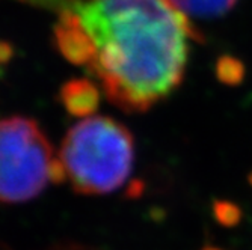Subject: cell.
I'll return each instance as SVG.
<instances>
[{
    "label": "cell",
    "instance_id": "1",
    "mask_svg": "<svg viewBox=\"0 0 252 250\" xmlns=\"http://www.w3.org/2000/svg\"><path fill=\"white\" fill-rule=\"evenodd\" d=\"M70 9L97 47L88 70L127 113H144L175 92L186 74L189 39H202L171 0H74Z\"/></svg>",
    "mask_w": 252,
    "mask_h": 250
},
{
    "label": "cell",
    "instance_id": "2",
    "mask_svg": "<svg viewBox=\"0 0 252 250\" xmlns=\"http://www.w3.org/2000/svg\"><path fill=\"white\" fill-rule=\"evenodd\" d=\"M59 158L74 192L106 194L120 189L134 165L130 130L109 116H89L68 130Z\"/></svg>",
    "mask_w": 252,
    "mask_h": 250
},
{
    "label": "cell",
    "instance_id": "3",
    "mask_svg": "<svg viewBox=\"0 0 252 250\" xmlns=\"http://www.w3.org/2000/svg\"><path fill=\"white\" fill-rule=\"evenodd\" d=\"M53 148L35 119L0 121V203L28 202L50 183Z\"/></svg>",
    "mask_w": 252,
    "mask_h": 250
},
{
    "label": "cell",
    "instance_id": "4",
    "mask_svg": "<svg viewBox=\"0 0 252 250\" xmlns=\"http://www.w3.org/2000/svg\"><path fill=\"white\" fill-rule=\"evenodd\" d=\"M53 35L58 52L70 63L88 68L95 59V44L73 9L61 11Z\"/></svg>",
    "mask_w": 252,
    "mask_h": 250
},
{
    "label": "cell",
    "instance_id": "5",
    "mask_svg": "<svg viewBox=\"0 0 252 250\" xmlns=\"http://www.w3.org/2000/svg\"><path fill=\"white\" fill-rule=\"evenodd\" d=\"M59 101L73 116H89L100 106V90L88 79H73L65 82L59 89Z\"/></svg>",
    "mask_w": 252,
    "mask_h": 250
},
{
    "label": "cell",
    "instance_id": "6",
    "mask_svg": "<svg viewBox=\"0 0 252 250\" xmlns=\"http://www.w3.org/2000/svg\"><path fill=\"white\" fill-rule=\"evenodd\" d=\"M171 2L192 18H218L230 12L239 0H171Z\"/></svg>",
    "mask_w": 252,
    "mask_h": 250
},
{
    "label": "cell",
    "instance_id": "7",
    "mask_svg": "<svg viewBox=\"0 0 252 250\" xmlns=\"http://www.w3.org/2000/svg\"><path fill=\"white\" fill-rule=\"evenodd\" d=\"M216 74L219 80L226 84H237L245 76V66L236 57L222 56L216 65Z\"/></svg>",
    "mask_w": 252,
    "mask_h": 250
},
{
    "label": "cell",
    "instance_id": "8",
    "mask_svg": "<svg viewBox=\"0 0 252 250\" xmlns=\"http://www.w3.org/2000/svg\"><path fill=\"white\" fill-rule=\"evenodd\" d=\"M215 214L218 217V220L222 224L231 226L236 224L237 220L240 219V211L236 205L230 202H218L215 205Z\"/></svg>",
    "mask_w": 252,
    "mask_h": 250
},
{
    "label": "cell",
    "instance_id": "9",
    "mask_svg": "<svg viewBox=\"0 0 252 250\" xmlns=\"http://www.w3.org/2000/svg\"><path fill=\"white\" fill-rule=\"evenodd\" d=\"M47 250H94L93 247L80 244V243H74V241H59L52 244Z\"/></svg>",
    "mask_w": 252,
    "mask_h": 250
},
{
    "label": "cell",
    "instance_id": "10",
    "mask_svg": "<svg viewBox=\"0 0 252 250\" xmlns=\"http://www.w3.org/2000/svg\"><path fill=\"white\" fill-rule=\"evenodd\" d=\"M14 47L8 41H0V65H6L14 57Z\"/></svg>",
    "mask_w": 252,
    "mask_h": 250
},
{
    "label": "cell",
    "instance_id": "11",
    "mask_svg": "<svg viewBox=\"0 0 252 250\" xmlns=\"http://www.w3.org/2000/svg\"><path fill=\"white\" fill-rule=\"evenodd\" d=\"M0 250H14L8 243H5V241H0Z\"/></svg>",
    "mask_w": 252,
    "mask_h": 250
},
{
    "label": "cell",
    "instance_id": "12",
    "mask_svg": "<svg viewBox=\"0 0 252 250\" xmlns=\"http://www.w3.org/2000/svg\"><path fill=\"white\" fill-rule=\"evenodd\" d=\"M201 250H222V249H219V247H216V246H205V247H202Z\"/></svg>",
    "mask_w": 252,
    "mask_h": 250
},
{
    "label": "cell",
    "instance_id": "13",
    "mask_svg": "<svg viewBox=\"0 0 252 250\" xmlns=\"http://www.w3.org/2000/svg\"><path fill=\"white\" fill-rule=\"evenodd\" d=\"M70 2H74V0H70Z\"/></svg>",
    "mask_w": 252,
    "mask_h": 250
}]
</instances>
